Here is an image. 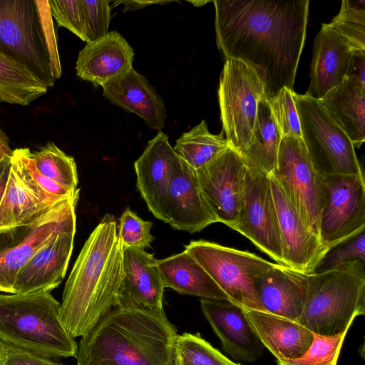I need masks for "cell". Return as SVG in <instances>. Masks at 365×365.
<instances>
[{
	"mask_svg": "<svg viewBox=\"0 0 365 365\" xmlns=\"http://www.w3.org/2000/svg\"><path fill=\"white\" fill-rule=\"evenodd\" d=\"M216 42L225 59L257 76L264 98L293 91L306 38L309 0H215Z\"/></svg>",
	"mask_w": 365,
	"mask_h": 365,
	"instance_id": "obj_1",
	"label": "cell"
},
{
	"mask_svg": "<svg viewBox=\"0 0 365 365\" xmlns=\"http://www.w3.org/2000/svg\"><path fill=\"white\" fill-rule=\"evenodd\" d=\"M117 221L106 214L86 240L65 284L61 320L75 339L86 334L118 303L123 247Z\"/></svg>",
	"mask_w": 365,
	"mask_h": 365,
	"instance_id": "obj_2",
	"label": "cell"
},
{
	"mask_svg": "<svg viewBox=\"0 0 365 365\" xmlns=\"http://www.w3.org/2000/svg\"><path fill=\"white\" fill-rule=\"evenodd\" d=\"M178 336L164 310L116 306L81 337L76 365H177Z\"/></svg>",
	"mask_w": 365,
	"mask_h": 365,
	"instance_id": "obj_3",
	"label": "cell"
},
{
	"mask_svg": "<svg viewBox=\"0 0 365 365\" xmlns=\"http://www.w3.org/2000/svg\"><path fill=\"white\" fill-rule=\"evenodd\" d=\"M48 1L0 0V55L52 87L61 74Z\"/></svg>",
	"mask_w": 365,
	"mask_h": 365,
	"instance_id": "obj_4",
	"label": "cell"
},
{
	"mask_svg": "<svg viewBox=\"0 0 365 365\" xmlns=\"http://www.w3.org/2000/svg\"><path fill=\"white\" fill-rule=\"evenodd\" d=\"M49 292L0 294V342L46 357H76L77 342Z\"/></svg>",
	"mask_w": 365,
	"mask_h": 365,
	"instance_id": "obj_5",
	"label": "cell"
},
{
	"mask_svg": "<svg viewBox=\"0 0 365 365\" xmlns=\"http://www.w3.org/2000/svg\"><path fill=\"white\" fill-rule=\"evenodd\" d=\"M365 315L364 262L352 261L309 274L308 290L299 323L314 334L334 336Z\"/></svg>",
	"mask_w": 365,
	"mask_h": 365,
	"instance_id": "obj_6",
	"label": "cell"
},
{
	"mask_svg": "<svg viewBox=\"0 0 365 365\" xmlns=\"http://www.w3.org/2000/svg\"><path fill=\"white\" fill-rule=\"evenodd\" d=\"M302 139L321 175L364 174L355 148L318 99L293 92Z\"/></svg>",
	"mask_w": 365,
	"mask_h": 365,
	"instance_id": "obj_7",
	"label": "cell"
},
{
	"mask_svg": "<svg viewBox=\"0 0 365 365\" xmlns=\"http://www.w3.org/2000/svg\"><path fill=\"white\" fill-rule=\"evenodd\" d=\"M186 250L227 296L242 309L263 310L255 290V279L274 264L248 251L205 240H192Z\"/></svg>",
	"mask_w": 365,
	"mask_h": 365,
	"instance_id": "obj_8",
	"label": "cell"
},
{
	"mask_svg": "<svg viewBox=\"0 0 365 365\" xmlns=\"http://www.w3.org/2000/svg\"><path fill=\"white\" fill-rule=\"evenodd\" d=\"M79 194L61 201L26 224L0 230V291L13 293L19 270L61 231L76 229Z\"/></svg>",
	"mask_w": 365,
	"mask_h": 365,
	"instance_id": "obj_9",
	"label": "cell"
},
{
	"mask_svg": "<svg viewBox=\"0 0 365 365\" xmlns=\"http://www.w3.org/2000/svg\"><path fill=\"white\" fill-rule=\"evenodd\" d=\"M263 85L243 62L226 59L220 77L218 100L223 132L241 154L247 148L257 117Z\"/></svg>",
	"mask_w": 365,
	"mask_h": 365,
	"instance_id": "obj_10",
	"label": "cell"
},
{
	"mask_svg": "<svg viewBox=\"0 0 365 365\" xmlns=\"http://www.w3.org/2000/svg\"><path fill=\"white\" fill-rule=\"evenodd\" d=\"M365 230V183L361 175H321L319 237L327 250Z\"/></svg>",
	"mask_w": 365,
	"mask_h": 365,
	"instance_id": "obj_11",
	"label": "cell"
},
{
	"mask_svg": "<svg viewBox=\"0 0 365 365\" xmlns=\"http://www.w3.org/2000/svg\"><path fill=\"white\" fill-rule=\"evenodd\" d=\"M272 174L302 220L319 237L321 174L302 138H282Z\"/></svg>",
	"mask_w": 365,
	"mask_h": 365,
	"instance_id": "obj_12",
	"label": "cell"
},
{
	"mask_svg": "<svg viewBox=\"0 0 365 365\" xmlns=\"http://www.w3.org/2000/svg\"><path fill=\"white\" fill-rule=\"evenodd\" d=\"M235 230L277 264L286 266L269 175L249 165Z\"/></svg>",
	"mask_w": 365,
	"mask_h": 365,
	"instance_id": "obj_13",
	"label": "cell"
},
{
	"mask_svg": "<svg viewBox=\"0 0 365 365\" xmlns=\"http://www.w3.org/2000/svg\"><path fill=\"white\" fill-rule=\"evenodd\" d=\"M248 165L230 145L196 170L203 197L217 222L235 230Z\"/></svg>",
	"mask_w": 365,
	"mask_h": 365,
	"instance_id": "obj_14",
	"label": "cell"
},
{
	"mask_svg": "<svg viewBox=\"0 0 365 365\" xmlns=\"http://www.w3.org/2000/svg\"><path fill=\"white\" fill-rule=\"evenodd\" d=\"M275 204L286 266L305 274L315 272L328 251L302 220L277 179L269 175Z\"/></svg>",
	"mask_w": 365,
	"mask_h": 365,
	"instance_id": "obj_15",
	"label": "cell"
},
{
	"mask_svg": "<svg viewBox=\"0 0 365 365\" xmlns=\"http://www.w3.org/2000/svg\"><path fill=\"white\" fill-rule=\"evenodd\" d=\"M165 212L168 224L190 233L217 222L203 197L196 170L178 156L168 190Z\"/></svg>",
	"mask_w": 365,
	"mask_h": 365,
	"instance_id": "obj_16",
	"label": "cell"
},
{
	"mask_svg": "<svg viewBox=\"0 0 365 365\" xmlns=\"http://www.w3.org/2000/svg\"><path fill=\"white\" fill-rule=\"evenodd\" d=\"M64 199L45 192L14 150L8 180L0 202V230L28 223Z\"/></svg>",
	"mask_w": 365,
	"mask_h": 365,
	"instance_id": "obj_17",
	"label": "cell"
},
{
	"mask_svg": "<svg viewBox=\"0 0 365 365\" xmlns=\"http://www.w3.org/2000/svg\"><path fill=\"white\" fill-rule=\"evenodd\" d=\"M177 158L168 136L159 130L134 163L138 191L150 212L165 223L168 190Z\"/></svg>",
	"mask_w": 365,
	"mask_h": 365,
	"instance_id": "obj_18",
	"label": "cell"
},
{
	"mask_svg": "<svg viewBox=\"0 0 365 365\" xmlns=\"http://www.w3.org/2000/svg\"><path fill=\"white\" fill-rule=\"evenodd\" d=\"M201 310L222 347L233 359L255 362L264 346L250 324L242 307L227 301L200 299Z\"/></svg>",
	"mask_w": 365,
	"mask_h": 365,
	"instance_id": "obj_19",
	"label": "cell"
},
{
	"mask_svg": "<svg viewBox=\"0 0 365 365\" xmlns=\"http://www.w3.org/2000/svg\"><path fill=\"white\" fill-rule=\"evenodd\" d=\"M76 229L61 231L19 270L13 293L49 292L63 279L73 249Z\"/></svg>",
	"mask_w": 365,
	"mask_h": 365,
	"instance_id": "obj_20",
	"label": "cell"
},
{
	"mask_svg": "<svg viewBox=\"0 0 365 365\" xmlns=\"http://www.w3.org/2000/svg\"><path fill=\"white\" fill-rule=\"evenodd\" d=\"M157 261L145 250L123 247V277L117 306L164 310L165 287Z\"/></svg>",
	"mask_w": 365,
	"mask_h": 365,
	"instance_id": "obj_21",
	"label": "cell"
},
{
	"mask_svg": "<svg viewBox=\"0 0 365 365\" xmlns=\"http://www.w3.org/2000/svg\"><path fill=\"white\" fill-rule=\"evenodd\" d=\"M309 274L274 264L255 280V290L264 311L299 320L306 302Z\"/></svg>",
	"mask_w": 365,
	"mask_h": 365,
	"instance_id": "obj_22",
	"label": "cell"
},
{
	"mask_svg": "<svg viewBox=\"0 0 365 365\" xmlns=\"http://www.w3.org/2000/svg\"><path fill=\"white\" fill-rule=\"evenodd\" d=\"M134 51L117 31L86 43L79 51L76 63L77 76L95 86L109 81L133 68Z\"/></svg>",
	"mask_w": 365,
	"mask_h": 365,
	"instance_id": "obj_23",
	"label": "cell"
},
{
	"mask_svg": "<svg viewBox=\"0 0 365 365\" xmlns=\"http://www.w3.org/2000/svg\"><path fill=\"white\" fill-rule=\"evenodd\" d=\"M112 104L142 118L152 129L162 130L167 118L165 106L148 79L133 68L101 86Z\"/></svg>",
	"mask_w": 365,
	"mask_h": 365,
	"instance_id": "obj_24",
	"label": "cell"
},
{
	"mask_svg": "<svg viewBox=\"0 0 365 365\" xmlns=\"http://www.w3.org/2000/svg\"><path fill=\"white\" fill-rule=\"evenodd\" d=\"M243 310L262 345L277 361L299 359L312 344L314 333L299 322L264 310Z\"/></svg>",
	"mask_w": 365,
	"mask_h": 365,
	"instance_id": "obj_25",
	"label": "cell"
},
{
	"mask_svg": "<svg viewBox=\"0 0 365 365\" xmlns=\"http://www.w3.org/2000/svg\"><path fill=\"white\" fill-rule=\"evenodd\" d=\"M352 48L347 41L327 24L314 38L310 67V84L306 95L319 100L346 78Z\"/></svg>",
	"mask_w": 365,
	"mask_h": 365,
	"instance_id": "obj_26",
	"label": "cell"
},
{
	"mask_svg": "<svg viewBox=\"0 0 365 365\" xmlns=\"http://www.w3.org/2000/svg\"><path fill=\"white\" fill-rule=\"evenodd\" d=\"M157 262L165 288L201 299L229 302L225 293L186 250Z\"/></svg>",
	"mask_w": 365,
	"mask_h": 365,
	"instance_id": "obj_27",
	"label": "cell"
},
{
	"mask_svg": "<svg viewBox=\"0 0 365 365\" xmlns=\"http://www.w3.org/2000/svg\"><path fill=\"white\" fill-rule=\"evenodd\" d=\"M319 101L354 148H359L365 140V90L345 78Z\"/></svg>",
	"mask_w": 365,
	"mask_h": 365,
	"instance_id": "obj_28",
	"label": "cell"
},
{
	"mask_svg": "<svg viewBox=\"0 0 365 365\" xmlns=\"http://www.w3.org/2000/svg\"><path fill=\"white\" fill-rule=\"evenodd\" d=\"M282 138L270 103L263 97L258 103L257 117L249 145L240 154L247 165L269 175L277 167Z\"/></svg>",
	"mask_w": 365,
	"mask_h": 365,
	"instance_id": "obj_29",
	"label": "cell"
},
{
	"mask_svg": "<svg viewBox=\"0 0 365 365\" xmlns=\"http://www.w3.org/2000/svg\"><path fill=\"white\" fill-rule=\"evenodd\" d=\"M212 134L205 120H202L176 140L175 154L192 169L197 170L212 160L230 143L223 135Z\"/></svg>",
	"mask_w": 365,
	"mask_h": 365,
	"instance_id": "obj_30",
	"label": "cell"
},
{
	"mask_svg": "<svg viewBox=\"0 0 365 365\" xmlns=\"http://www.w3.org/2000/svg\"><path fill=\"white\" fill-rule=\"evenodd\" d=\"M47 88L24 68L0 55V101L29 106Z\"/></svg>",
	"mask_w": 365,
	"mask_h": 365,
	"instance_id": "obj_31",
	"label": "cell"
},
{
	"mask_svg": "<svg viewBox=\"0 0 365 365\" xmlns=\"http://www.w3.org/2000/svg\"><path fill=\"white\" fill-rule=\"evenodd\" d=\"M36 169L71 193L79 192L77 167L74 158L66 154L53 143H48L39 150L29 151Z\"/></svg>",
	"mask_w": 365,
	"mask_h": 365,
	"instance_id": "obj_32",
	"label": "cell"
},
{
	"mask_svg": "<svg viewBox=\"0 0 365 365\" xmlns=\"http://www.w3.org/2000/svg\"><path fill=\"white\" fill-rule=\"evenodd\" d=\"M176 354L177 365H242L228 359L200 333L178 335Z\"/></svg>",
	"mask_w": 365,
	"mask_h": 365,
	"instance_id": "obj_33",
	"label": "cell"
},
{
	"mask_svg": "<svg viewBox=\"0 0 365 365\" xmlns=\"http://www.w3.org/2000/svg\"><path fill=\"white\" fill-rule=\"evenodd\" d=\"M328 26L344 38L352 50H365V1L344 0Z\"/></svg>",
	"mask_w": 365,
	"mask_h": 365,
	"instance_id": "obj_34",
	"label": "cell"
},
{
	"mask_svg": "<svg viewBox=\"0 0 365 365\" xmlns=\"http://www.w3.org/2000/svg\"><path fill=\"white\" fill-rule=\"evenodd\" d=\"M349 329L331 336L314 334L306 353L299 359L277 361V365H337L340 352Z\"/></svg>",
	"mask_w": 365,
	"mask_h": 365,
	"instance_id": "obj_35",
	"label": "cell"
},
{
	"mask_svg": "<svg viewBox=\"0 0 365 365\" xmlns=\"http://www.w3.org/2000/svg\"><path fill=\"white\" fill-rule=\"evenodd\" d=\"M153 222L143 220L127 207L120 217L118 236L123 247L145 250L151 247L154 237L151 234Z\"/></svg>",
	"mask_w": 365,
	"mask_h": 365,
	"instance_id": "obj_36",
	"label": "cell"
},
{
	"mask_svg": "<svg viewBox=\"0 0 365 365\" xmlns=\"http://www.w3.org/2000/svg\"><path fill=\"white\" fill-rule=\"evenodd\" d=\"M352 261L365 262V230L329 249L315 272L331 269Z\"/></svg>",
	"mask_w": 365,
	"mask_h": 365,
	"instance_id": "obj_37",
	"label": "cell"
},
{
	"mask_svg": "<svg viewBox=\"0 0 365 365\" xmlns=\"http://www.w3.org/2000/svg\"><path fill=\"white\" fill-rule=\"evenodd\" d=\"M293 92L285 87L282 88L277 96L269 101L282 138H302Z\"/></svg>",
	"mask_w": 365,
	"mask_h": 365,
	"instance_id": "obj_38",
	"label": "cell"
},
{
	"mask_svg": "<svg viewBox=\"0 0 365 365\" xmlns=\"http://www.w3.org/2000/svg\"><path fill=\"white\" fill-rule=\"evenodd\" d=\"M81 2L84 21V41L88 43L96 41L108 33L110 1L81 0Z\"/></svg>",
	"mask_w": 365,
	"mask_h": 365,
	"instance_id": "obj_39",
	"label": "cell"
},
{
	"mask_svg": "<svg viewBox=\"0 0 365 365\" xmlns=\"http://www.w3.org/2000/svg\"><path fill=\"white\" fill-rule=\"evenodd\" d=\"M51 16L58 26L64 27L85 41L84 21L81 0H49Z\"/></svg>",
	"mask_w": 365,
	"mask_h": 365,
	"instance_id": "obj_40",
	"label": "cell"
},
{
	"mask_svg": "<svg viewBox=\"0 0 365 365\" xmlns=\"http://www.w3.org/2000/svg\"><path fill=\"white\" fill-rule=\"evenodd\" d=\"M0 365H64L51 358L7 346L0 342Z\"/></svg>",
	"mask_w": 365,
	"mask_h": 365,
	"instance_id": "obj_41",
	"label": "cell"
},
{
	"mask_svg": "<svg viewBox=\"0 0 365 365\" xmlns=\"http://www.w3.org/2000/svg\"><path fill=\"white\" fill-rule=\"evenodd\" d=\"M15 150L24 163L34 180L45 192L58 199H64L69 196L79 194V192L76 193L69 192L54 181L39 173L30 159V150L29 148H18L15 149Z\"/></svg>",
	"mask_w": 365,
	"mask_h": 365,
	"instance_id": "obj_42",
	"label": "cell"
},
{
	"mask_svg": "<svg viewBox=\"0 0 365 365\" xmlns=\"http://www.w3.org/2000/svg\"><path fill=\"white\" fill-rule=\"evenodd\" d=\"M346 78L353 80L365 90V50H351Z\"/></svg>",
	"mask_w": 365,
	"mask_h": 365,
	"instance_id": "obj_43",
	"label": "cell"
},
{
	"mask_svg": "<svg viewBox=\"0 0 365 365\" xmlns=\"http://www.w3.org/2000/svg\"><path fill=\"white\" fill-rule=\"evenodd\" d=\"M171 1H118L115 4H122L124 6L123 12L126 11H135L143 9L152 4H165Z\"/></svg>",
	"mask_w": 365,
	"mask_h": 365,
	"instance_id": "obj_44",
	"label": "cell"
},
{
	"mask_svg": "<svg viewBox=\"0 0 365 365\" xmlns=\"http://www.w3.org/2000/svg\"><path fill=\"white\" fill-rule=\"evenodd\" d=\"M0 152L8 155H13V150L9 146V140L6 134L0 128Z\"/></svg>",
	"mask_w": 365,
	"mask_h": 365,
	"instance_id": "obj_45",
	"label": "cell"
},
{
	"mask_svg": "<svg viewBox=\"0 0 365 365\" xmlns=\"http://www.w3.org/2000/svg\"><path fill=\"white\" fill-rule=\"evenodd\" d=\"M11 163L5 168L0 176V202L2 199L6 185L8 180Z\"/></svg>",
	"mask_w": 365,
	"mask_h": 365,
	"instance_id": "obj_46",
	"label": "cell"
},
{
	"mask_svg": "<svg viewBox=\"0 0 365 365\" xmlns=\"http://www.w3.org/2000/svg\"><path fill=\"white\" fill-rule=\"evenodd\" d=\"M11 157H8L3 160L0 161V176L5 170V168L11 163Z\"/></svg>",
	"mask_w": 365,
	"mask_h": 365,
	"instance_id": "obj_47",
	"label": "cell"
},
{
	"mask_svg": "<svg viewBox=\"0 0 365 365\" xmlns=\"http://www.w3.org/2000/svg\"><path fill=\"white\" fill-rule=\"evenodd\" d=\"M188 2L195 6H201L210 2V1H188Z\"/></svg>",
	"mask_w": 365,
	"mask_h": 365,
	"instance_id": "obj_48",
	"label": "cell"
},
{
	"mask_svg": "<svg viewBox=\"0 0 365 365\" xmlns=\"http://www.w3.org/2000/svg\"><path fill=\"white\" fill-rule=\"evenodd\" d=\"M12 156V155H11ZM8 157H11L10 155H8L2 152H0V161L1 160H3L4 159L8 158Z\"/></svg>",
	"mask_w": 365,
	"mask_h": 365,
	"instance_id": "obj_49",
	"label": "cell"
},
{
	"mask_svg": "<svg viewBox=\"0 0 365 365\" xmlns=\"http://www.w3.org/2000/svg\"><path fill=\"white\" fill-rule=\"evenodd\" d=\"M1 103V102H0Z\"/></svg>",
	"mask_w": 365,
	"mask_h": 365,
	"instance_id": "obj_50",
	"label": "cell"
}]
</instances>
